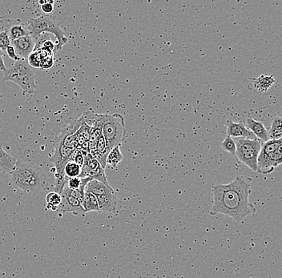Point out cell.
<instances>
[{
	"label": "cell",
	"mask_w": 282,
	"mask_h": 278,
	"mask_svg": "<svg viewBox=\"0 0 282 278\" xmlns=\"http://www.w3.org/2000/svg\"><path fill=\"white\" fill-rule=\"evenodd\" d=\"M27 27L30 36L35 40L38 38L40 35L44 33L53 34L57 40V45L55 46L56 51H60L69 40L59 24L56 23V21L49 15H41L39 17L32 18L27 22Z\"/></svg>",
	"instance_id": "4"
},
{
	"label": "cell",
	"mask_w": 282,
	"mask_h": 278,
	"mask_svg": "<svg viewBox=\"0 0 282 278\" xmlns=\"http://www.w3.org/2000/svg\"><path fill=\"white\" fill-rule=\"evenodd\" d=\"M65 176L68 178L80 177L82 174V167L75 161H69L65 169Z\"/></svg>",
	"instance_id": "22"
},
{
	"label": "cell",
	"mask_w": 282,
	"mask_h": 278,
	"mask_svg": "<svg viewBox=\"0 0 282 278\" xmlns=\"http://www.w3.org/2000/svg\"><path fill=\"white\" fill-rule=\"evenodd\" d=\"M8 36H9L11 41L19 40V39L24 37V36H30L27 26L22 24L20 21H13L9 25L8 30Z\"/></svg>",
	"instance_id": "14"
},
{
	"label": "cell",
	"mask_w": 282,
	"mask_h": 278,
	"mask_svg": "<svg viewBox=\"0 0 282 278\" xmlns=\"http://www.w3.org/2000/svg\"><path fill=\"white\" fill-rule=\"evenodd\" d=\"M245 126L248 130L254 133L256 138L261 140L263 143L267 142L269 139V130L265 127L262 122L257 119L248 118L245 122Z\"/></svg>",
	"instance_id": "13"
},
{
	"label": "cell",
	"mask_w": 282,
	"mask_h": 278,
	"mask_svg": "<svg viewBox=\"0 0 282 278\" xmlns=\"http://www.w3.org/2000/svg\"><path fill=\"white\" fill-rule=\"evenodd\" d=\"M282 164V138L276 149L267 159L258 164V172L262 174H269L273 172L276 167Z\"/></svg>",
	"instance_id": "9"
},
{
	"label": "cell",
	"mask_w": 282,
	"mask_h": 278,
	"mask_svg": "<svg viewBox=\"0 0 282 278\" xmlns=\"http://www.w3.org/2000/svg\"><path fill=\"white\" fill-rule=\"evenodd\" d=\"M27 60V63H28V65H30L32 68H35V69H36V68H40L41 59H40L38 51H33V53L29 55Z\"/></svg>",
	"instance_id": "26"
},
{
	"label": "cell",
	"mask_w": 282,
	"mask_h": 278,
	"mask_svg": "<svg viewBox=\"0 0 282 278\" xmlns=\"http://www.w3.org/2000/svg\"><path fill=\"white\" fill-rule=\"evenodd\" d=\"M7 54H8V56L11 58V59H14L15 62L20 60V58L18 56L17 54H16V51H15V48H14L13 46L10 45L6 50Z\"/></svg>",
	"instance_id": "29"
},
{
	"label": "cell",
	"mask_w": 282,
	"mask_h": 278,
	"mask_svg": "<svg viewBox=\"0 0 282 278\" xmlns=\"http://www.w3.org/2000/svg\"><path fill=\"white\" fill-rule=\"evenodd\" d=\"M90 180H91L90 178H69V180L67 182V186L72 190L86 189V186Z\"/></svg>",
	"instance_id": "23"
},
{
	"label": "cell",
	"mask_w": 282,
	"mask_h": 278,
	"mask_svg": "<svg viewBox=\"0 0 282 278\" xmlns=\"http://www.w3.org/2000/svg\"><path fill=\"white\" fill-rule=\"evenodd\" d=\"M60 195L62 197V202H61L60 206L59 207V209L57 212H62V213L72 212L75 215L85 212L83 205H82V202H80L76 197L70 195L65 188H64V190Z\"/></svg>",
	"instance_id": "10"
},
{
	"label": "cell",
	"mask_w": 282,
	"mask_h": 278,
	"mask_svg": "<svg viewBox=\"0 0 282 278\" xmlns=\"http://www.w3.org/2000/svg\"><path fill=\"white\" fill-rule=\"evenodd\" d=\"M86 191L97 197L100 210L104 212H116L117 208V193L110 184L98 180H91L86 186Z\"/></svg>",
	"instance_id": "7"
},
{
	"label": "cell",
	"mask_w": 282,
	"mask_h": 278,
	"mask_svg": "<svg viewBox=\"0 0 282 278\" xmlns=\"http://www.w3.org/2000/svg\"><path fill=\"white\" fill-rule=\"evenodd\" d=\"M102 135L106 141L108 151L116 147H120L127 136L123 115L118 113L104 114Z\"/></svg>",
	"instance_id": "5"
},
{
	"label": "cell",
	"mask_w": 282,
	"mask_h": 278,
	"mask_svg": "<svg viewBox=\"0 0 282 278\" xmlns=\"http://www.w3.org/2000/svg\"><path fill=\"white\" fill-rule=\"evenodd\" d=\"M16 162L17 160L4 151L2 145H0V169H3L4 172L11 173L13 171Z\"/></svg>",
	"instance_id": "17"
},
{
	"label": "cell",
	"mask_w": 282,
	"mask_h": 278,
	"mask_svg": "<svg viewBox=\"0 0 282 278\" xmlns=\"http://www.w3.org/2000/svg\"><path fill=\"white\" fill-rule=\"evenodd\" d=\"M11 183L24 193L38 194L46 188V177L38 166L17 161L11 172Z\"/></svg>",
	"instance_id": "2"
},
{
	"label": "cell",
	"mask_w": 282,
	"mask_h": 278,
	"mask_svg": "<svg viewBox=\"0 0 282 278\" xmlns=\"http://www.w3.org/2000/svg\"><path fill=\"white\" fill-rule=\"evenodd\" d=\"M53 55H51V56L48 57L46 59H42L41 63H40V68H42V69H48V68L53 66Z\"/></svg>",
	"instance_id": "27"
},
{
	"label": "cell",
	"mask_w": 282,
	"mask_h": 278,
	"mask_svg": "<svg viewBox=\"0 0 282 278\" xmlns=\"http://www.w3.org/2000/svg\"><path fill=\"white\" fill-rule=\"evenodd\" d=\"M253 84L254 88L260 92L267 91L274 84L275 79L273 76H262L253 79Z\"/></svg>",
	"instance_id": "15"
},
{
	"label": "cell",
	"mask_w": 282,
	"mask_h": 278,
	"mask_svg": "<svg viewBox=\"0 0 282 278\" xmlns=\"http://www.w3.org/2000/svg\"><path fill=\"white\" fill-rule=\"evenodd\" d=\"M269 130L270 140H280L282 138V116L275 117Z\"/></svg>",
	"instance_id": "20"
},
{
	"label": "cell",
	"mask_w": 282,
	"mask_h": 278,
	"mask_svg": "<svg viewBox=\"0 0 282 278\" xmlns=\"http://www.w3.org/2000/svg\"><path fill=\"white\" fill-rule=\"evenodd\" d=\"M80 178H90L91 180H98L106 184H109L105 175V169H103L101 164L99 163L98 161L91 154L84 157V163L82 167Z\"/></svg>",
	"instance_id": "8"
},
{
	"label": "cell",
	"mask_w": 282,
	"mask_h": 278,
	"mask_svg": "<svg viewBox=\"0 0 282 278\" xmlns=\"http://www.w3.org/2000/svg\"><path fill=\"white\" fill-rule=\"evenodd\" d=\"M4 81H12L20 87L24 92L34 93L36 88V71L27 60L20 59L4 72Z\"/></svg>",
	"instance_id": "3"
},
{
	"label": "cell",
	"mask_w": 282,
	"mask_h": 278,
	"mask_svg": "<svg viewBox=\"0 0 282 278\" xmlns=\"http://www.w3.org/2000/svg\"><path fill=\"white\" fill-rule=\"evenodd\" d=\"M227 136L233 139H249V140L257 139L254 133L247 129L245 125L233 121L228 122Z\"/></svg>",
	"instance_id": "12"
},
{
	"label": "cell",
	"mask_w": 282,
	"mask_h": 278,
	"mask_svg": "<svg viewBox=\"0 0 282 278\" xmlns=\"http://www.w3.org/2000/svg\"><path fill=\"white\" fill-rule=\"evenodd\" d=\"M62 202L60 194L52 192L46 196V209L47 210L58 211Z\"/></svg>",
	"instance_id": "19"
},
{
	"label": "cell",
	"mask_w": 282,
	"mask_h": 278,
	"mask_svg": "<svg viewBox=\"0 0 282 278\" xmlns=\"http://www.w3.org/2000/svg\"><path fill=\"white\" fill-rule=\"evenodd\" d=\"M42 12L45 14L52 13L54 12V1H48L44 5L41 6Z\"/></svg>",
	"instance_id": "28"
},
{
	"label": "cell",
	"mask_w": 282,
	"mask_h": 278,
	"mask_svg": "<svg viewBox=\"0 0 282 278\" xmlns=\"http://www.w3.org/2000/svg\"><path fill=\"white\" fill-rule=\"evenodd\" d=\"M12 44L10 40L9 36L7 30H4L0 33V50L2 51H6L7 48Z\"/></svg>",
	"instance_id": "25"
},
{
	"label": "cell",
	"mask_w": 282,
	"mask_h": 278,
	"mask_svg": "<svg viewBox=\"0 0 282 278\" xmlns=\"http://www.w3.org/2000/svg\"><path fill=\"white\" fill-rule=\"evenodd\" d=\"M82 205H83V209H84L85 212H101L97 197L92 193H89V192L85 191Z\"/></svg>",
	"instance_id": "18"
},
{
	"label": "cell",
	"mask_w": 282,
	"mask_h": 278,
	"mask_svg": "<svg viewBox=\"0 0 282 278\" xmlns=\"http://www.w3.org/2000/svg\"><path fill=\"white\" fill-rule=\"evenodd\" d=\"M109 152L110 151H108V148H107L106 141L104 140L102 135L97 143V151H96L94 157L98 161L99 163L101 164L103 169H105L106 168L107 158H108Z\"/></svg>",
	"instance_id": "16"
},
{
	"label": "cell",
	"mask_w": 282,
	"mask_h": 278,
	"mask_svg": "<svg viewBox=\"0 0 282 278\" xmlns=\"http://www.w3.org/2000/svg\"><path fill=\"white\" fill-rule=\"evenodd\" d=\"M213 201L212 215L221 213L240 222L255 213L256 208L249 201V183L243 176H237L226 184H216L212 189Z\"/></svg>",
	"instance_id": "1"
},
{
	"label": "cell",
	"mask_w": 282,
	"mask_h": 278,
	"mask_svg": "<svg viewBox=\"0 0 282 278\" xmlns=\"http://www.w3.org/2000/svg\"><path fill=\"white\" fill-rule=\"evenodd\" d=\"M222 149L227 151L229 153L232 155H236V151H237V144L235 142L234 139L232 138L230 136H226V138L223 140L222 143Z\"/></svg>",
	"instance_id": "24"
},
{
	"label": "cell",
	"mask_w": 282,
	"mask_h": 278,
	"mask_svg": "<svg viewBox=\"0 0 282 278\" xmlns=\"http://www.w3.org/2000/svg\"><path fill=\"white\" fill-rule=\"evenodd\" d=\"M237 144V151L235 157L239 162L258 172V161L260 152L262 151L263 142L258 139H234Z\"/></svg>",
	"instance_id": "6"
},
{
	"label": "cell",
	"mask_w": 282,
	"mask_h": 278,
	"mask_svg": "<svg viewBox=\"0 0 282 278\" xmlns=\"http://www.w3.org/2000/svg\"><path fill=\"white\" fill-rule=\"evenodd\" d=\"M123 161V155L120 151V147L112 148L107 158V165H111L112 168H116Z\"/></svg>",
	"instance_id": "21"
},
{
	"label": "cell",
	"mask_w": 282,
	"mask_h": 278,
	"mask_svg": "<svg viewBox=\"0 0 282 278\" xmlns=\"http://www.w3.org/2000/svg\"><path fill=\"white\" fill-rule=\"evenodd\" d=\"M11 45L13 46L16 54L20 59L27 60L29 55L34 51L36 41L32 36H27L15 41H12Z\"/></svg>",
	"instance_id": "11"
},
{
	"label": "cell",
	"mask_w": 282,
	"mask_h": 278,
	"mask_svg": "<svg viewBox=\"0 0 282 278\" xmlns=\"http://www.w3.org/2000/svg\"><path fill=\"white\" fill-rule=\"evenodd\" d=\"M6 66L4 64V54H3V51L0 50V70L4 72V71H6Z\"/></svg>",
	"instance_id": "30"
}]
</instances>
